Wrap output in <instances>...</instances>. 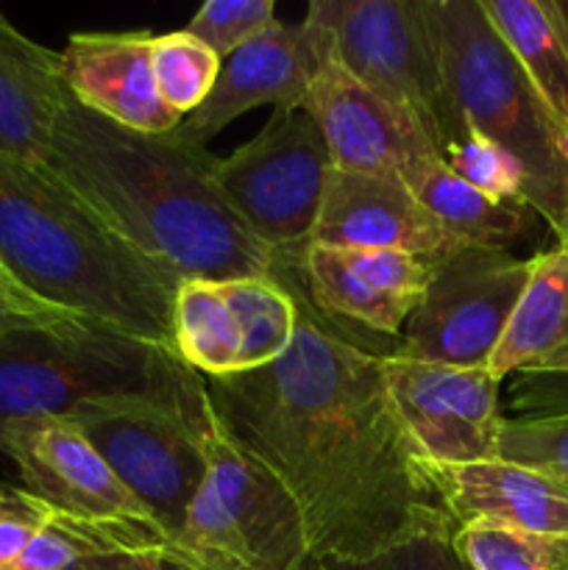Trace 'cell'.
<instances>
[{
  "label": "cell",
  "instance_id": "obj_1",
  "mask_svg": "<svg viewBox=\"0 0 568 570\" xmlns=\"http://www.w3.org/2000/svg\"><path fill=\"white\" fill-rule=\"evenodd\" d=\"M271 276L295 298L293 345L259 371L206 379L212 406L290 490L317 560H368L443 510L384 382L399 343L376 348L323 315L290 254Z\"/></svg>",
  "mask_w": 568,
  "mask_h": 570
},
{
  "label": "cell",
  "instance_id": "obj_2",
  "mask_svg": "<svg viewBox=\"0 0 568 570\" xmlns=\"http://www.w3.org/2000/svg\"><path fill=\"white\" fill-rule=\"evenodd\" d=\"M215 154L170 134L123 128L61 95L45 170L178 282L271 276L273 254L234 215Z\"/></svg>",
  "mask_w": 568,
  "mask_h": 570
},
{
  "label": "cell",
  "instance_id": "obj_3",
  "mask_svg": "<svg viewBox=\"0 0 568 570\" xmlns=\"http://www.w3.org/2000/svg\"><path fill=\"white\" fill-rule=\"evenodd\" d=\"M0 265L31 298L173 348L176 276L111 232L45 167L0 150Z\"/></svg>",
  "mask_w": 568,
  "mask_h": 570
},
{
  "label": "cell",
  "instance_id": "obj_4",
  "mask_svg": "<svg viewBox=\"0 0 568 570\" xmlns=\"http://www.w3.org/2000/svg\"><path fill=\"white\" fill-rule=\"evenodd\" d=\"M443 72L449 128L493 139L523 170V204L568 245V137L479 0H423ZM440 154V150H438Z\"/></svg>",
  "mask_w": 568,
  "mask_h": 570
},
{
  "label": "cell",
  "instance_id": "obj_5",
  "mask_svg": "<svg viewBox=\"0 0 568 570\" xmlns=\"http://www.w3.org/2000/svg\"><path fill=\"white\" fill-rule=\"evenodd\" d=\"M212 401V399H209ZM206 473L170 551L195 570H317L304 512L209 412Z\"/></svg>",
  "mask_w": 568,
  "mask_h": 570
},
{
  "label": "cell",
  "instance_id": "obj_6",
  "mask_svg": "<svg viewBox=\"0 0 568 570\" xmlns=\"http://www.w3.org/2000/svg\"><path fill=\"white\" fill-rule=\"evenodd\" d=\"M189 371L176 351L95 323L14 328L0 337V438L17 423L67 417L95 399L165 393Z\"/></svg>",
  "mask_w": 568,
  "mask_h": 570
},
{
  "label": "cell",
  "instance_id": "obj_7",
  "mask_svg": "<svg viewBox=\"0 0 568 570\" xmlns=\"http://www.w3.org/2000/svg\"><path fill=\"white\" fill-rule=\"evenodd\" d=\"M209 412L206 379L189 371L165 393L95 399L76 406L65 421L95 445L173 543L204 482Z\"/></svg>",
  "mask_w": 568,
  "mask_h": 570
},
{
  "label": "cell",
  "instance_id": "obj_8",
  "mask_svg": "<svg viewBox=\"0 0 568 570\" xmlns=\"http://www.w3.org/2000/svg\"><path fill=\"white\" fill-rule=\"evenodd\" d=\"M306 20L356 81L412 117L440 150L449 109L423 0H312Z\"/></svg>",
  "mask_w": 568,
  "mask_h": 570
},
{
  "label": "cell",
  "instance_id": "obj_9",
  "mask_svg": "<svg viewBox=\"0 0 568 570\" xmlns=\"http://www.w3.org/2000/svg\"><path fill=\"white\" fill-rule=\"evenodd\" d=\"M332 156L304 109L273 111L254 139L215 159V181L234 215L273 254L312 243Z\"/></svg>",
  "mask_w": 568,
  "mask_h": 570
},
{
  "label": "cell",
  "instance_id": "obj_10",
  "mask_svg": "<svg viewBox=\"0 0 568 570\" xmlns=\"http://www.w3.org/2000/svg\"><path fill=\"white\" fill-rule=\"evenodd\" d=\"M529 278V259L462 245L432 265V282L395 354L454 367H488Z\"/></svg>",
  "mask_w": 568,
  "mask_h": 570
},
{
  "label": "cell",
  "instance_id": "obj_11",
  "mask_svg": "<svg viewBox=\"0 0 568 570\" xmlns=\"http://www.w3.org/2000/svg\"><path fill=\"white\" fill-rule=\"evenodd\" d=\"M384 382L407 438L423 462L471 465L499 460L505 417L499 379L488 367H454L399 356L382 360Z\"/></svg>",
  "mask_w": 568,
  "mask_h": 570
},
{
  "label": "cell",
  "instance_id": "obj_12",
  "mask_svg": "<svg viewBox=\"0 0 568 570\" xmlns=\"http://www.w3.org/2000/svg\"><path fill=\"white\" fill-rule=\"evenodd\" d=\"M290 256L323 315L382 340H401L432 282L429 262L399 250L310 243Z\"/></svg>",
  "mask_w": 568,
  "mask_h": 570
},
{
  "label": "cell",
  "instance_id": "obj_13",
  "mask_svg": "<svg viewBox=\"0 0 568 570\" xmlns=\"http://www.w3.org/2000/svg\"><path fill=\"white\" fill-rule=\"evenodd\" d=\"M0 454L20 468L22 488L28 493L65 515L159 532L150 512L115 476L95 445L65 417H39L6 429L0 438Z\"/></svg>",
  "mask_w": 568,
  "mask_h": 570
},
{
  "label": "cell",
  "instance_id": "obj_14",
  "mask_svg": "<svg viewBox=\"0 0 568 570\" xmlns=\"http://www.w3.org/2000/svg\"><path fill=\"white\" fill-rule=\"evenodd\" d=\"M326 53V37L306 17L301 22L276 20L262 37L223 61L209 98L184 117L173 137L206 148L228 122L256 106L301 109Z\"/></svg>",
  "mask_w": 568,
  "mask_h": 570
},
{
  "label": "cell",
  "instance_id": "obj_15",
  "mask_svg": "<svg viewBox=\"0 0 568 570\" xmlns=\"http://www.w3.org/2000/svg\"><path fill=\"white\" fill-rule=\"evenodd\" d=\"M312 243L399 250L440 262L462 248L415 198L399 173H354L332 167Z\"/></svg>",
  "mask_w": 568,
  "mask_h": 570
},
{
  "label": "cell",
  "instance_id": "obj_16",
  "mask_svg": "<svg viewBox=\"0 0 568 570\" xmlns=\"http://www.w3.org/2000/svg\"><path fill=\"white\" fill-rule=\"evenodd\" d=\"M301 109L315 120L337 170L401 173L412 156L434 150L412 117L356 81L332 50Z\"/></svg>",
  "mask_w": 568,
  "mask_h": 570
},
{
  "label": "cell",
  "instance_id": "obj_17",
  "mask_svg": "<svg viewBox=\"0 0 568 570\" xmlns=\"http://www.w3.org/2000/svg\"><path fill=\"white\" fill-rule=\"evenodd\" d=\"M148 31L72 33L61 50L67 92L95 115L143 134H170L182 126L161 100L150 70Z\"/></svg>",
  "mask_w": 568,
  "mask_h": 570
},
{
  "label": "cell",
  "instance_id": "obj_18",
  "mask_svg": "<svg viewBox=\"0 0 568 570\" xmlns=\"http://www.w3.org/2000/svg\"><path fill=\"white\" fill-rule=\"evenodd\" d=\"M434 499L454 527L499 521L538 534H568V484L507 460L471 465L423 462Z\"/></svg>",
  "mask_w": 568,
  "mask_h": 570
},
{
  "label": "cell",
  "instance_id": "obj_19",
  "mask_svg": "<svg viewBox=\"0 0 568 570\" xmlns=\"http://www.w3.org/2000/svg\"><path fill=\"white\" fill-rule=\"evenodd\" d=\"M61 95V53L28 39L0 14V150L45 167Z\"/></svg>",
  "mask_w": 568,
  "mask_h": 570
},
{
  "label": "cell",
  "instance_id": "obj_20",
  "mask_svg": "<svg viewBox=\"0 0 568 570\" xmlns=\"http://www.w3.org/2000/svg\"><path fill=\"white\" fill-rule=\"evenodd\" d=\"M493 379L510 373L568 376V245L529 259V278L510 323L488 360Z\"/></svg>",
  "mask_w": 568,
  "mask_h": 570
},
{
  "label": "cell",
  "instance_id": "obj_21",
  "mask_svg": "<svg viewBox=\"0 0 568 570\" xmlns=\"http://www.w3.org/2000/svg\"><path fill=\"white\" fill-rule=\"evenodd\" d=\"M429 215L462 245L507 250L532 228L535 212L523 204H501L462 181L438 150L415 154L399 173Z\"/></svg>",
  "mask_w": 568,
  "mask_h": 570
},
{
  "label": "cell",
  "instance_id": "obj_22",
  "mask_svg": "<svg viewBox=\"0 0 568 570\" xmlns=\"http://www.w3.org/2000/svg\"><path fill=\"white\" fill-rule=\"evenodd\" d=\"M479 3L568 137V3L560 0H479Z\"/></svg>",
  "mask_w": 568,
  "mask_h": 570
},
{
  "label": "cell",
  "instance_id": "obj_23",
  "mask_svg": "<svg viewBox=\"0 0 568 570\" xmlns=\"http://www.w3.org/2000/svg\"><path fill=\"white\" fill-rule=\"evenodd\" d=\"M173 348L204 379L243 373V334L221 282H182L173 298Z\"/></svg>",
  "mask_w": 568,
  "mask_h": 570
},
{
  "label": "cell",
  "instance_id": "obj_24",
  "mask_svg": "<svg viewBox=\"0 0 568 570\" xmlns=\"http://www.w3.org/2000/svg\"><path fill=\"white\" fill-rule=\"evenodd\" d=\"M243 334V373L273 365L295 337V298L273 276L221 282Z\"/></svg>",
  "mask_w": 568,
  "mask_h": 570
},
{
  "label": "cell",
  "instance_id": "obj_25",
  "mask_svg": "<svg viewBox=\"0 0 568 570\" xmlns=\"http://www.w3.org/2000/svg\"><path fill=\"white\" fill-rule=\"evenodd\" d=\"M462 570H568V534H538L499 521H468L451 534Z\"/></svg>",
  "mask_w": 568,
  "mask_h": 570
},
{
  "label": "cell",
  "instance_id": "obj_26",
  "mask_svg": "<svg viewBox=\"0 0 568 570\" xmlns=\"http://www.w3.org/2000/svg\"><path fill=\"white\" fill-rule=\"evenodd\" d=\"M223 59L187 31L150 39V70L161 100L176 115L189 117L215 87Z\"/></svg>",
  "mask_w": 568,
  "mask_h": 570
},
{
  "label": "cell",
  "instance_id": "obj_27",
  "mask_svg": "<svg viewBox=\"0 0 568 570\" xmlns=\"http://www.w3.org/2000/svg\"><path fill=\"white\" fill-rule=\"evenodd\" d=\"M440 159L473 189L501 204H523V170L501 145L466 126H457L454 134L440 148ZM527 206V204H523Z\"/></svg>",
  "mask_w": 568,
  "mask_h": 570
},
{
  "label": "cell",
  "instance_id": "obj_28",
  "mask_svg": "<svg viewBox=\"0 0 568 570\" xmlns=\"http://www.w3.org/2000/svg\"><path fill=\"white\" fill-rule=\"evenodd\" d=\"M454 521L440 510L390 549L368 560H321L317 570H462L451 546Z\"/></svg>",
  "mask_w": 568,
  "mask_h": 570
},
{
  "label": "cell",
  "instance_id": "obj_29",
  "mask_svg": "<svg viewBox=\"0 0 568 570\" xmlns=\"http://www.w3.org/2000/svg\"><path fill=\"white\" fill-rule=\"evenodd\" d=\"M276 22L273 0H206L184 31L209 45L223 61Z\"/></svg>",
  "mask_w": 568,
  "mask_h": 570
},
{
  "label": "cell",
  "instance_id": "obj_30",
  "mask_svg": "<svg viewBox=\"0 0 568 570\" xmlns=\"http://www.w3.org/2000/svg\"><path fill=\"white\" fill-rule=\"evenodd\" d=\"M499 460L538 468L568 484V412L507 421L499 438Z\"/></svg>",
  "mask_w": 568,
  "mask_h": 570
},
{
  "label": "cell",
  "instance_id": "obj_31",
  "mask_svg": "<svg viewBox=\"0 0 568 570\" xmlns=\"http://www.w3.org/2000/svg\"><path fill=\"white\" fill-rule=\"evenodd\" d=\"M53 515V507L45 504L26 488H14L9 482H0V570H6L28 543L33 534L48 523Z\"/></svg>",
  "mask_w": 568,
  "mask_h": 570
},
{
  "label": "cell",
  "instance_id": "obj_32",
  "mask_svg": "<svg viewBox=\"0 0 568 570\" xmlns=\"http://www.w3.org/2000/svg\"><path fill=\"white\" fill-rule=\"evenodd\" d=\"M65 323H89L84 317L70 315L56 306L39 304V301L14 298V295L0 293V337L6 332H14L22 326H65Z\"/></svg>",
  "mask_w": 568,
  "mask_h": 570
},
{
  "label": "cell",
  "instance_id": "obj_33",
  "mask_svg": "<svg viewBox=\"0 0 568 570\" xmlns=\"http://www.w3.org/2000/svg\"><path fill=\"white\" fill-rule=\"evenodd\" d=\"M72 570H195L187 562L178 560L170 546H148V549L115 551V554H100L81 562Z\"/></svg>",
  "mask_w": 568,
  "mask_h": 570
},
{
  "label": "cell",
  "instance_id": "obj_34",
  "mask_svg": "<svg viewBox=\"0 0 568 570\" xmlns=\"http://www.w3.org/2000/svg\"><path fill=\"white\" fill-rule=\"evenodd\" d=\"M0 289H3V293H9V295H14V298H26V301H37V298H31V295L26 293V289L20 287V284L14 282V278L9 276V273H6V267L0 265ZM39 304H42V301H39Z\"/></svg>",
  "mask_w": 568,
  "mask_h": 570
},
{
  "label": "cell",
  "instance_id": "obj_35",
  "mask_svg": "<svg viewBox=\"0 0 568 570\" xmlns=\"http://www.w3.org/2000/svg\"><path fill=\"white\" fill-rule=\"evenodd\" d=\"M0 293H3V289H0ZM6 295H9V293H6Z\"/></svg>",
  "mask_w": 568,
  "mask_h": 570
}]
</instances>
